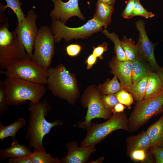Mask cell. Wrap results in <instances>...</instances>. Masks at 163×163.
Returning <instances> with one entry per match:
<instances>
[{
  "label": "cell",
  "instance_id": "3",
  "mask_svg": "<svg viewBox=\"0 0 163 163\" xmlns=\"http://www.w3.org/2000/svg\"><path fill=\"white\" fill-rule=\"evenodd\" d=\"M7 22L0 27V68L5 69L12 63L30 59L15 31L10 32Z\"/></svg>",
  "mask_w": 163,
  "mask_h": 163
},
{
  "label": "cell",
  "instance_id": "39",
  "mask_svg": "<svg viewBox=\"0 0 163 163\" xmlns=\"http://www.w3.org/2000/svg\"><path fill=\"white\" fill-rule=\"evenodd\" d=\"M97 57L93 53L90 55L88 57L86 62L87 64V69H90L95 63Z\"/></svg>",
  "mask_w": 163,
  "mask_h": 163
},
{
  "label": "cell",
  "instance_id": "42",
  "mask_svg": "<svg viewBox=\"0 0 163 163\" xmlns=\"http://www.w3.org/2000/svg\"><path fill=\"white\" fill-rule=\"evenodd\" d=\"M0 11V23L4 22L5 23L7 22V20L8 19L7 18H6V15L5 13V11L1 10Z\"/></svg>",
  "mask_w": 163,
  "mask_h": 163
},
{
  "label": "cell",
  "instance_id": "15",
  "mask_svg": "<svg viewBox=\"0 0 163 163\" xmlns=\"http://www.w3.org/2000/svg\"><path fill=\"white\" fill-rule=\"evenodd\" d=\"M66 146L67 153L60 160L61 163H84L96 150L94 145L78 147L74 143H70L67 144Z\"/></svg>",
  "mask_w": 163,
  "mask_h": 163
},
{
  "label": "cell",
  "instance_id": "8",
  "mask_svg": "<svg viewBox=\"0 0 163 163\" xmlns=\"http://www.w3.org/2000/svg\"><path fill=\"white\" fill-rule=\"evenodd\" d=\"M163 91L151 99L138 101L128 120L129 129L133 131L143 126L153 116L162 113Z\"/></svg>",
  "mask_w": 163,
  "mask_h": 163
},
{
  "label": "cell",
  "instance_id": "38",
  "mask_svg": "<svg viewBox=\"0 0 163 163\" xmlns=\"http://www.w3.org/2000/svg\"><path fill=\"white\" fill-rule=\"evenodd\" d=\"M30 156L19 158H11L9 159L8 163H32Z\"/></svg>",
  "mask_w": 163,
  "mask_h": 163
},
{
  "label": "cell",
  "instance_id": "12",
  "mask_svg": "<svg viewBox=\"0 0 163 163\" xmlns=\"http://www.w3.org/2000/svg\"><path fill=\"white\" fill-rule=\"evenodd\" d=\"M88 107L87 113L84 121L79 126L85 128L90 125L91 120L95 118L109 119L112 116V112L107 109L103 104L101 96L97 92H90L86 99Z\"/></svg>",
  "mask_w": 163,
  "mask_h": 163
},
{
  "label": "cell",
  "instance_id": "21",
  "mask_svg": "<svg viewBox=\"0 0 163 163\" xmlns=\"http://www.w3.org/2000/svg\"><path fill=\"white\" fill-rule=\"evenodd\" d=\"M26 122L24 118L19 117L11 124L8 126H5L2 122H0V139L2 142L4 139L11 136L12 139H15L17 133L20 129L25 125Z\"/></svg>",
  "mask_w": 163,
  "mask_h": 163
},
{
  "label": "cell",
  "instance_id": "1",
  "mask_svg": "<svg viewBox=\"0 0 163 163\" xmlns=\"http://www.w3.org/2000/svg\"><path fill=\"white\" fill-rule=\"evenodd\" d=\"M30 117L25 138L28 141L29 147L45 149L43 141L44 136L49 134L52 128L59 126L62 122L58 120L53 122L48 121L45 117L50 111V107L46 99L38 103L30 102L28 108Z\"/></svg>",
  "mask_w": 163,
  "mask_h": 163
},
{
  "label": "cell",
  "instance_id": "6",
  "mask_svg": "<svg viewBox=\"0 0 163 163\" xmlns=\"http://www.w3.org/2000/svg\"><path fill=\"white\" fill-rule=\"evenodd\" d=\"M103 27V24L93 17L84 25L76 28L68 27L59 20H52L50 28L55 43L59 42L62 39L68 43L73 39L88 37L101 30Z\"/></svg>",
  "mask_w": 163,
  "mask_h": 163
},
{
  "label": "cell",
  "instance_id": "2",
  "mask_svg": "<svg viewBox=\"0 0 163 163\" xmlns=\"http://www.w3.org/2000/svg\"><path fill=\"white\" fill-rule=\"evenodd\" d=\"M3 82L6 102L9 106H20L27 101L37 104L46 91L44 85L21 79L7 77Z\"/></svg>",
  "mask_w": 163,
  "mask_h": 163
},
{
  "label": "cell",
  "instance_id": "43",
  "mask_svg": "<svg viewBox=\"0 0 163 163\" xmlns=\"http://www.w3.org/2000/svg\"><path fill=\"white\" fill-rule=\"evenodd\" d=\"M108 5L114 6L115 3V0H97Z\"/></svg>",
  "mask_w": 163,
  "mask_h": 163
},
{
  "label": "cell",
  "instance_id": "37",
  "mask_svg": "<svg viewBox=\"0 0 163 163\" xmlns=\"http://www.w3.org/2000/svg\"><path fill=\"white\" fill-rule=\"evenodd\" d=\"M81 50V46L77 44H71L67 46L66 48L67 53L71 56L78 55Z\"/></svg>",
  "mask_w": 163,
  "mask_h": 163
},
{
  "label": "cell",
  "instance_id": "26",
  "mask_svg": "<svg viewBox=\"0 0 163 163\" xmlns=\"http://www.w3.org/2000/svg\"><path fill=\"white\" fill-rule=\"evenodd\" d=\"M102 32L113 43L116 59L120 61L127 60L121 45V41L120 40L117 35L114 33H110L106 29L103 30Z\"/></svg>",
  "mask_w": 163,
  "mask_h": 163
},
{
  "label": "cell",
  "instance_id": "28",
  "mask_svg": "<svg viewBox=\"0 0 163 163\" xmlns=\"http://www.w3.org/2000/svg\"><path fill=\"white\" fill-rule=\"evenodd\" d=\"M122 89L117 76L114 75V77L111 80L106 82L103 85L101 90L103 94L107 95L116 93Z\"/></svg>",
  "mask_w": 163,
  "mask_h": 163
},
{
  "label": "cell",
  "instance_id": "14",
  "mask_svg": "<svg viewBox=\"0 0 163 163\" xmlns=\"http://www.w3.org/2000/svg\"><path fill=\"white\" fill-rule=\"evenodd\" d=\"M110 67L111 72L116 75L120 81L122 89L129 91L133 85L132 78V62L120 61L116 58L111 61Z\"/></svg>",
  "mask_w": 163,
  "mask_h": 163
},
{
  "label": "cell",
  "instance_id": "4",
  "mask_svg": "<svg viewBox=\"0 0 163 163\" xmlns=\"http://www.w3.org/2000/svg\"><path fill=\"white\" fill-rule=\"evenodd\" d=\"M46 84L53 94L70 101L75 96L77 88L74 77L62 64L47 70Z\"/></svg>",
  "mask_w": 163,
  "mask_h": 163
},
{
  "label": "cell",
  "instance_id": "7",
  "mask_svg": "<svg viewBox=\"0 0 163 163\" xmlns=\"http://www.w3.org/2000/svg\"><path fill=\"white\" fill-rule=\"evenodd\" d=\"M119 129H129L128 119L126 114L123 112L114 113L107 121L90 126L81 146L94 145L112 132Z\"/></svg>",
  "mask_w": 163,
  "mask_h": 163
},
{
  "label": "cell",
  "instance_id": "20",
  "mask_svg": "<svg viewBox=\"0 0 163 163\" xmlns=\"http://www.w3.org/2000/svg\"><path fill=\"white\" fill-rule=\"evenodd\" d=\"M114 9V6L97 1L94 18L101 22L105 28L111 22V17Z\"/></svg>",
  "mask_w": 163,
  "mask_h": 163
},
{
  "label": "cell",
  "instance_id": "22",
  "mask_svg": "<svg viewBox=\"0 0 163 163\" xmlns=\"http://www.w3.org/2000/svg\"><path fill=\"white\" fill-rule=\"evenodd\" d=\"M161 80L156 72H152L148 76L145 94L143 100L152 98L162 91Z\"/></svg>",
  "mask_w": 163,
  "mask_h": 163
},
{
  "label": "cell",
  "instance_id": "45",
  "mask_svg": "<svg viewBox=\"0 0 163 163\" xmlns=\"http://www.w3.org/2000/svg\"><path fill=\"white\" fill-rule=\"evenodd\" d=\"M163 113V108H162V112L161 113Z\"/></svg>",
  "mask_w": 163,
  "mask_h": 163
},
{
  "label": "cell",
  "instance_id": "30",
  "mask_svg": "<svg viewBox=\"0 0 163 163\" xmlns=\"http://www.w3.org/2000/svg\"><path fill=\"white\" fill-rule=\"evenodd\" d=\"M136 16H141L148 19L154 17L155 15L152 13L145 10L141 4L140 0H135L132 16L133 17Z\"/></svg>",
  "mask_w": 163,
  "mask_h": 163
},
{
  "label": "cell",
  "instance_id": "33",
  "mask_svg": "<svg viewBox=\"0 0 163 163\" xmlns=\"http://www.w3.org/2000/svg\"><path fill=\"white\" fill-rule=\"evenodd\" d=\"M146 151L142 149L134 150L129 153L130 157L133 160L143 161L146 158Z\"/></svg>",
  "mask_w": 163,
  "mask_h": 163
},
{
  "label": "cell",
  "instance_id": "31",
  "mask_svg": "<svg viewBox=\"0 0 163 163\" xmlns=\"http://www.w3.org/2000/svg\"><path fill=\"white\" fill-rule=\"evenodd\" d=\"M101 99L104 106L112 112L115 106L119 103L115 95L113 94L102 96Z\"/></svg>",
  "mask_w": 163,
  "mask_h": 163
},
{
  "label": "cell",
  "instance_id": "13",
  "mask_svg": "<svg viewBox=\"0 0 163 163\" xmlns=\"http://www.w3.org/2000/svg\"><path fill=\"white\" fill-rule=\"evenodd\" d=\"M52 1L54 7L49 16L52 20H59L65 24L68 20L73 16H77L82 20L85 19L79 8L78 0H69L66 2L61 0Z\"/></svg>",
  "mask_w": 163,
  "mask_h": 163
},
{
  "label": "cell",
  "instance_id": "40",
  "mask_svg": "<svg viewBox=\"0 0 163 163\" xmlns=\"http://www.w3.org/2000/svg\"><path fill=\"white\" fill-rule=\"evenodd\" d=\"M125 109V107L123 104L119 103L114 107L113 112L114 113L122 112Z\"/></svg>",
  "mask_w": 163,
  "mask_h": 163
},
{
  "label": "cell",
  "instance_id": "17",
  "mask_svg": "<svg viewBox=\"0 0 163 163\" xmlns=\"http://www.w3.org/2000/svg\"><path fill=\"white\" fill-rule=\"evenodd\" d=\"M151 147V141L146 131L143 130L137 135L132 136L127 138L126 147L129 154L136 149L147 150Z\"/></svg>",
  "mask_w": 163,
  "mask_h": 163
},
{
  "label": "cell",
  "instance_id": "5",
  "mask_svg": "<svg viewBox=\"0 0 163 163\" xmlns=\"http://www.w3.org/2000/svg\"><path fill=\"white\" fill-rule=\"evenodd\" d=\"M5 71L0 73L7 77L21 79L32 82L46 84L47 70L33 61L24 59L15 61L9 65Z\"/></svg>",
  "mask_w": 163,
  "mask_h": 163
},
{
  "label": "cell",
  "instance_id": "35",
  "mask_svg": "<svg viewBox=\"0 0 163 163\" xmlns=\"http://www.w3.org/2000/svg\"><path fill=\"white\" fill-rule=\"evenodd\" d=\"M135 0H127L126 6L122 13V16L126 19H130L133 17L132 14Z\"/></svg>",
  "mask_w": 163,
  "mask_h": 163
},
{
  "label": "cell",
  "instance_id": "9",
  "mask_svg": "<svg viewBox=\"0 0 163 163\" xmlns=\"http://www.w3.org/2000/svg\"><path fill=\"white\" fill-rule=\"evenodd\" d=\"M50 28L43 26L39 28L35 40L31 60L46 70L49 68L54 53V35Z\"/></svg>",
  "mask_w": 163,
  "mask_h": 163
},
{
  "label": "cell",
  "instance_id": "32",
  "mask_svg": "<svg viewBox=\"0 0 163 163\" xmlns=\"http://www.w3.org/2000/svg\"><path fill=\"white\" fill-rule=\"evenodd\" d=\"M9 105L6 102L5 90L3 81L0 82V115L2 114L9 109Z\"/></svg>",
  "mask_w": 163,
  "mask_h": 163
},
{
  "label": "cell",
  "instance_id": "34",
  "mask_svg": "<svg viewBox=\"0 0 163 163\" xmlns=\"http://www.w3.org/2000/svg\"><path fill=\"white\" fill-rule=\"evenodd\" d=\"M151 152L154 155L156 163H163V146L151 147Z\"/></svg>",
  "mask_w": 163,
  "mask_h": 163
},
{
  "label": "cell",
  "instance_id": "16",
  "mask_svg": "<svg viewBox=\"0 0 163 163\" xmlns=\"http://www.w3.org/2000/svg\"><path fill=\"white\" fill-rule=\"evenodd\" d=\"M29 147L19 143L18 140H13L11 146L0 151V160L7 158H19L30 156L32 152Z\"/></svg>",
  "mask_w": 163,
  "mask_h": 163
},
{
  "label": "cell",
  "instance_id": "36",
  "mask_svg": "<svg viewBox=\"0 0 163 163\" xmlns=\"http://www.w3.org/2000/svg\"><path fill=\"white\" fill-rule=\"evenodd\" d=\"M107 43L104 42L96 47H94L93 54L97 58L98 57L100 59H101L103 58L102 55L103 53L107 50Z\"/></svg>",
  "mask_w": 163,
  "mask_h": 163
},
{
  "label": "cell",
  "instance_id": "10",
  "mask_svg": "<svg viewBox=\"0 0 163 163\" xmlns=\"http://www.w3.org/2000/svg\"><path fill=\"white\" fill-rule=\"evenodd\" d=\"M37 18L34 10L30 9L20 23H18L15 30L30 59L33 54L35 40L39 29L36 24Z\"/></svg>",
  "mask_w": 163,
  "mask_h": 163
},
{
  "label": "cell",
  "instance_id": "44",
  "mask_svg": "<svg viewBox=\"0 0 163 163\" xmlns=\"http://www.w3.org/2000/svg\"><path fill=\"white\" fill-rule=\"evenodd\" d=\"M104 159V157H102L97 159L96 160L93 161V162H91V163H101Z\"/></svg>",
  "mask_w": 163,
  "mask_h": 163
},
{
  "label": "cell",
  "instance_id": "19",
  "mask_svg": "<svg viewBox=\"0 0 163 163\" xmlns=\"http://www.w3.org/2000/svg\"><path fill=\"white\" fill-rule=\"evenodd\" d=\"M153 70L142 59L139 57L132 62L131 75L133 84L153 72Z\"/></svg>",
  "mask_w": 163,
  "mask_h": 163
},
{
  "label": "cell",
  "instance_id": "24",
  "mask_svg": "<svg viewBox=\"0 0 163 163\" xmlns=\"http://www.w3.org/2000/svg\"><path fill=\"white\" fill-rule=\"evenodd\" d=\"M30 156L32 163H61L58 158H53L47 153L45 149H34Z\"/></svg>",
  "mask_w": 163,
  "mask_h": 163
},
{
  "label": "cell",
  "instance_id": "25",
  "mask_svg": "<svg viewBox=\"0 0 163 163\" xmlns=\"http://www.w3.org/2000/svg\"><path fill=\"white\" fill-rule=\"evenodd\" d=\"M148 76H144L137 83L133 84L129 93L137 102L142 101L144 99Z\"/></svg>",
  "mask_w": 163,
  "mask_h": 163
},
{
  "label": "cell",
  "instance_id": "23",
  "mask_svg": "<svg viewBox=\"0 0 163 163\" xmlns=\"http://www.w3.org/2000/svg\"><path fill=\"white\" fill-rule=\"evenodd\" d=\"M121 41V44L127 60L132 62L139 57L137 44L131 38L124 36Z\"/></svg>",
  "mask_w": 163,
  "mask_h": 163
},
{
  "label": "cell",
  "instance_id": "18",
  "mask_svg": "<svg viewBox=\"0 0 163 163\" xmlns=\"http://www.w3.org/2000/svg\"><path fill=\"white\" fill-rule=\"evenodd\" d=\"M162 113L160 118L146 131L151 141V147L163 146V113Z\"/></svg>",
  "mask_w": 163,
  "mask_h": 163
},
{
  "label": "cell",
  "instance_id": "29",
  "mask_svg": "<svg viewBox=\"0 0 163 163\" xmlns=\"http://www.w3.org/2000/svg\"><path fill=\"white\" fill-rule=\"evenodd\" d=\"M115 95L119 103L127 106H130L133 102V98L132 94L124 89H121Z\"/></svg>",
  "mask_w": 163,
  "mask_h": 163
},
{
  "label": "cell",
  "instance_id": "41",
  "mask_svg": "<svg viewBox=\"0 0 163 163\" xmlns=\"http://www.w3.org/2000/svg\"><path fill=\"white\" fill-rule=\"evenodd\" d=\"M158 75L161 82L162 84V91H163V68L159 67L156 72Z\"/></svg>",
  "mask_w": 163,
  "mask_h": 163
},
{
  "label": "cell",
  "instance_id": "11",
  "mask_svg": "<svg viewBox=\"0 0 163 163\" xmlns=\"http://www.w3.org/2000/svg\"><path fill=\"white\" fill-rule=\"evenodd\" d=\"M135 25L139 33V37L136 44L139 57L144 60L153 70L156 72L160 67L156 60L154 55L156 45L152 43L148 38L143 20H138Z\"/></svg>",
  "mask_w": 163,
  "mask_h": 163
},
{
  "label": "cell",
  "instance_id": "27",
  "mask_svg": "<svg viewBox=\"0 0 163 163\" xmlns=\"http://www.w3.org/2000/svg\"><path fill=\"white\" fill-rule=\"evenodd\" d=\"M4 0L7 4L5 5H3L0 3V10L5 11L8 8L11 9L17 17L18 24H20L26 16L21 8L22 3L20 2V0Z\"/></svg>",
  "mask_w": 163,
  "mask_h": 163
}]
</instances>
